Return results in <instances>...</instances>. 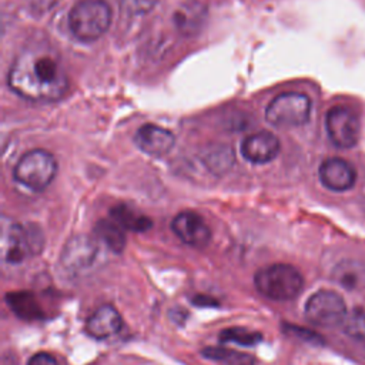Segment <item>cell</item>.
Masks as SVG:
<instances>
[{"label":"cell","instance_id":"d6986e66","mask_svg":"<svg viewBox=\"0 0 365 365\" xmlns=\"http://www.w3.org/2000/svg\"><path fill=\"white\" fill-rule=\"evenodd\" d=\"M114 220H101L96 225V235L98 240H101L111 251L121 252L125 247V237L124 232Z\"/></svg>","mask_w":365,"mask_h":365},{"label":"cell","instance_id":"9c48e42d","mask_svg":"<svg viewBox=\"0 0 365 365\" xmlns=\"http://www.w3.org/2000/svg\"><path fill=\"white\" fill-rule=\"evenodd\" d=\"M98 244L88 235H76L67 241L61 252V264L67 271H83L96 261Z\"/></svg>","mask_w":365,"mask_h":365},{"label":"cell","instance_id":"7c38bea8","mask_svg":"<svg viewBox=\"0 0 365 365\" xmlns=\"http://www.w3.org/2000/svg\"><path fill=\"white\" fill-rule=\"evenodd\" d=\"M279 151V140L269 131H258L248 135L241 144V154L245 160L264 164L277 157Z\"/></svg>","mask_w":365,"mask_h":365},{"label":"cell","instance_id":"cb8c5ba5","mask_svg":"<svg viewBox=\"0 0 365 365\" xmlns=\"http://www.w3.org/2000/svg\"><path fill=\"white\" fill-rule=\"evenodd\" d=\"M27 365H57V361L47 352H38L29 359Z\"/></svg>","mask_w":365,"mask_h":365},{"label":"cell","instance_id":"277c9868","mask_svg":"<svg viewBox=\"0 0 365 365\" xmlns=\"http://www.w3.org/2000/svg\"><path fill=\"white\" fill-rule=\"evenodd\" d=\"M57 173L56 158L46 150H31L16 164L13 175L17 182L31 191H43Z\"/></svg>","mask_w":365,"mask_h":365},{"label":"cell","instance_id":"52a82bcc","mask_svg":"<svg viewBox=\"0 0 365 365\" xmlns=\"http://www.w3.org/2000/svg\"><path fill=\"white\" fill-rule=\"evenodd\" d=\"M346 314L345 301L331 289H319L305 302V317L319 327L339 325L344 322Z\"/></svg>","mask_w":365,"mask_h":365},{"label":"cell","instance_id":"ba28073f","mask_svg":"<svg viewBox=\"0 0 365 365\" xmlns=\"http://www.w3.org/2000/svg\"><path fill=\"white\" fill-rule=\"evenodd\" d=\"M325 128L329 140L338 148H351L359 140V120L349 108H331L325 117Z\"/></svg>","mask_w":365,"mask_h":365},{"label":"cell","instance_id":"e0dca14e","mask_svg":"<svg viewBox=\"0 0 365 365\" xmlns=\"http://www.w3.org/2000/svg\"><path fill=\"white\" fill-rule=\"evenodd\" d=\"M111 218L123 228L130 230V231H147L151 227V220L148 217H145L144 214L138 212L137 210L125 205V204H120L111 208Z\"/></svg>","mask_w":365,"mask_h":365},{"label":"cell","instance_id":"5b68a950","mask_svg":"<svg viewBox=\"0 0 365 365\" xmlns=\"http://www.w3.org/2000/svg\"><path fill=\"white\" fill-rule=\"evenodd\" d=\"M311 114V100L302 93L288 91L277 96L267 106L265 118L278 127H295L305 124Z\"/></svg>","mask_w":365,"mask_h":365},{"label":"cell","instance_id":"6da1fadb","mask_svg":"<svg viewBox=\"0 0 365 365\" xmlns=\"http://www.w3.org/2000/svg\"><path fill=\"white\" fill-rule=\"evenodd\" d=\"M9 86L23 98L56 101L66 94L68 78L56 51L44 44H31L14 58L9 71Z\"/></svg>","mask_w":365,"mask_h":365},{"label":"cell","instance_id":"7402d4cb","mask_svg":"<svg viewBox=\"0 0 365 365\" xmlns=\"http://www.w3.org/2000/svg\"><path fill=\"white\" fill-rule=\"evenodd\" d=\"M204 355L211 359H218L228 362L231 365H254V361L248 355H240L234 351L221 349V348H208L204 351Z\"/></svg>","mask_w":365,"mask_h":365},{"label":"cell","instance_id":"9a60e30c","mask_svg":"<svg viewBox=\"0 0 365 365\" xmlns=\"http://www.w3.org/2000/svg\"><path fill=\"white\" fill-rule=\"evenodd\" d=\"M123 325L118 311L111 305L97 308L87 319L86 329L96 339H106L120 331Z\"/></svg>","mask_w":365,"mask_h":365},{"label":"cell","instance_id":"603a6c76","mask_svg":"<svg viewBox=\"0 0 365 365\" xmlns=\"http://www.w3.org/2000/svg\"><path fill=\"white\" fill-rule=\"evenodd\" d=\"M158 0H120L121 9L128 14H144L148 13Z\"/></svg>","mask_w":365,"mask_h":365},{"label":"cell","instance_id":"30bf717a","mask_svg":"<svg viewBox=\"0 0 365 365\" xmlns=\"http://www.w3.org/2000/svg\"><path fill=\"white\" fill-rule=\"evenodd\" d=\"M174 234L187 245L202 248L211 240V231L201 215L192 211L177 214L171 222Z\"/></svg>","mask_w":365,"mask_h":365},{"label":"cell","instance_id":"7a4b0ae2","mask_svg":"<svg viewBox=\"0 0 365 365\" xmlns=\"http://www.w3.org/2000/svg\"><path fill=\"white\" fill-rule=\"evenodd\" d=\"M111 9L104 0H81L68 13V27L81 41L100 38L110 27Z\"/></svg>","mask_w":365,"mask_h":365},{"label":"cell","instance_id":"5bb4252c","mask_svg":"<svg viewBox=\"0 0 365 365\" xmlns=\"http://www.w3.org/2000/svg\"><path fill=\"white\" fill-rule=\"evenodd\" d=\"M207 17V6L200 0H185L174 13L178 31L187 37L197 34Z\"/></svg>","mask_w":365,"mask_h":365},{"label":"cell","instance_id":"8992f818","mask_svg":"<svg viewBox=\"0 0 365 365\" xmlns=\"http://www.w3.org/2000/svg\"><path fill=\"white\" fill-rule=\"evenodd\" d=\"M44 240L34 225L10 224L3 232V257L7 262H21L38 254Z\"/></svg>","mask_w":365,"mask_h":365},{"label":"cell","instance_id":"4fadbf2b","mask_svg":"<svg viewBox=\"0 0 365 365\" xmlns=\"http://www.w3.org/2000/svg\"><path fill=\"white\" fill-rule=\"evenodd\" d=\"M137 147L150 154V155H164L174 145V134L160 125L155 124H144L141 125L134 137Z\"/></svg>","mask_w":365,"mask_h":365},{"label":"cell","instance_id":"2e32d148","mask_svg":"<svg viewBox=\"0 0 365 365\" xmlns=\"http://www.w3.org/2000/svg\"><path fill=\"white\" fill-rule=\"evenodd\" d=\"M332 279L348 291L365 288V264L358 259H342L332 269Z\"/></svg>","mask_w":365,"mask_h":365},{"label":"cell","instance_id":"3957f363","mask_svg":"<svg viewBox=\"0 0 365 365\" xmlns=\"http://www.w3.org/2000/svg\"><path fill=\"white\" fill-rule=\"evenodd\" d=\"M259 294L274 301L295 298L304 288L301 272L289 264H272L261 268L254 278Z\"/></svg>","mask_w":365,"mask_h":365},{"label":"cell","instance_id":"44dd1931","mask_svg":"<svg viewBox=\"0 0 365 365\" xmlns=\"http://www.w3.org/2000/svg\"><path fill=\"white\" fill-rule=\"evenodd\" d=\"M220 339L221 342H234L250 346L257 345L262 339V335L259 332L248 331L244 328H228L220 334Z\"/></svg>","mask_w":365,"mask_h":365},{"label":"cell","instance_id":"ac0fdd59","mask_svg":"<svg viewBox=\"0 0 365 365\" xmlns=\"http://www.w3.org/2000/svg\"><path fill=\"white\" fill-rule=\"evenodd\" d=\"M7 302L14 314L23 319H37L43 317L41 308L31 292H11L7 295Z\"/></svg>","mask_w":365,"mask_h":365},{"label":"cell","instance_id":"ffe728a7","mask_svg":"<svg viewBox=\"0 0 365 365\" xmlns=\"http://www.w3.org/2000/svg\"><path fill=\"white\" fill-rule=\"evenodd\" d=\"M341 325L344 328V332L349 338L365 342V309L362 308L352 309L351 312L346 314Z\"/></svg>","mask_w":365,"mask_h":365},{"label":"cell","instance_id":"8fae6325","mask_svg":"<svg viewBox=\"0 0 365 365\" xmlns=\"http://www.w3.org/2000/svg\"><path fill=\"white\" fill-rule=\"evenodd\" d=\"M318 174L325 188L338 192L352 188L356 181L355 168L348 161L338 157L327 158L319 165Z\"/></svg>","mask_w":365,"mask_h":365}]
</instances>
